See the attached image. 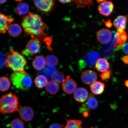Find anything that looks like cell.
Here are the masks:
<instances>
[{
  "label": "cell",
  "mask_w": 128,
  "mask_h": 128,
  "mask_svg": "<svg viewBox=\"0 0 128 128\" xmlns=\"http://www.w3.org/2000/svg\"><path fill=\"white\" fill-rule=\"evenodd\" d=\"M22 25L25 34L32 38L40 40L46 36L44 31L47 26L42 21L40 16L37 14L29 12L28 15L23 17Z\"/></svg>",
  "instance_id": "6da1fadb"
},
{
  "label": "cell",
  "mask_w": 128,
  "mask_h": 128,
  "mask_svg": "<svg viewBox=\"0 0 128 128\" xmlns=\"http://www.w3.org/2000/svg\"><path fill=\"white\" fill-rule=\"evenodd\" d=\"M26 64V60L24 56L12 49L8 53L5 65L14 72L25 73L24 68Z\"/></svg>",
  "instance_id": "7a4b0ae2"
},
{
  "label": "cell",
  "mask_w": 128,
  "mask_h": 128,
  "mask_svg": "<svg viewBox=\"0 0 128 128\" xmlns=\"http://www.w3.org/2000/svg\"><path fill=\"white\" fill-rule=\"evenodd\" d=\"M18 98L15 94L9 93L1 97L0 100V112L2 114L12 113L18 112L19 108Z\"/></svg>",
  "instance_id": "3957f363"
},
{
  "label": "cell",
  "mask_w": 128,
  "mask_h": 128,
  "mask_svg": "<svg viewBox=\"0 0 128 128\" xmlns=\"http://www.w3.org/2000/svg\"><path fill=\"white\" fill-rule=\"evenodd\" d=\"M10 80L13 85L21 90H28L32 84L31 76L26 72H14L11 75Z\"/></svg>",
  "instance_id": "277c9868"
},
{
  "label": "cell",
  "mask_w": 128,
  "mask_h": 128,
  "mask_svg": "<svg viewBox=\"0 0 128 128\" xmlns=\"http://www.w3.org/2000/svg\"><path fill=\"white\" fill-rule=\"evenodd\" d=\"M32 1L38 10L44 13L50 12L54 4V1L53 0H38Z\"/></svg>",
  "instance_id": "5b68a950"
},
{
  "label": "cell",
  "mask_w": 128,
  "mask_h": 128,
  "mask_svg": "<svg viewBox=\"0 0 128 128\" xmlns=\"http://www.w3.org/2000/svg\"><path fill=\"white\" fill-rule=\"evenodd\" d=\"M99 57V54L97 52H93L88 53L84 56L82 60H81V66L83 68L85 66H92L98 60Z\"/></svg>",
  "instance_id": "8992f818"
},
{
  "label": "cell",
  "mask_w": 128,
  "mask_h": 128,
  "mask_svg": "<svg viewBox=\"0 0 128 128\" xmlns=\"http://www.w3.org/2000/svg\"><path fill=\"white\" fill-rule=\"evenodd\" d=\"M41 47L40 40L36 38H32L27 44L26 49L22 53L24 54H35L39 52Z\"/></svg>",
  "instance_id": "52a82bcc"
},
{
  "label": "cell",
  "mask_w": 128,
  "mask_h": 128,
  "mask_svg": "<svg viewBox=\"0 0 128 128\" xmlns=\"http://www.w3.org/2000/svg\"><path fill=\"white\" fill-rule=\"evenodd\" d=\"M81 78L84 84L91 85L96 82L97 76L96 74L93 70H86L82 74Z\"/></svg>",
  "instance_id": "ba28073f"
},
{
  "label": "cell",
  "mask_w": 128,
  "mask_h": 128,
  "mask_svg": "<svg viewBox=\"0 0 128 128\" xmlns=\"http://www.w3.org/2000/svg\"><path fill=\"white\" fill-rule=\"evenodd\" d=\"M112 33L110 30L108 29H103L98 32L97 38L98 41L102 44L109 43L112 38Z\"/></svg>",
  "instance_id": "9c48e42d"
},
{
  "label": "cell",
  "mask_w": 128,
  "mask_h": 128,
  "mask_svg": "<svg viewBox=\"0 0 128 128\" xmlns=\"http://www.w3.org/2000/svg\"><path fill=\"white\" fill-rule=\"evenodd\" d=\"M62 87L64 92L68 94H72L76 90L77 84L74 80L70 79L68 76L62 82Z\"/></svg>",
  "instance_id": "30bf717a"
},
{
  "label": "cell",
  "mask_w": 128,
  "mask_h": 128,
  "mask_svg": "<svg viewBox=\"0 0 128 128\" xmlns=\"http://www.w3.org/2000/svg\"><path fill=\"white\" fill-rule=\"evenodd\" d=\"M14 20V19L12 18L1 13L0 14V32L1 33H5Z\"/></svg>",
  "instance_id": "8fae6325"
},
{
  "label": "cell",
  "mask_w": 128,
  "mask_h": 128,
  "mask_svg": "<svg viewBox=\"0 0 128 128\" xmlns=\"http://www.w3.org/2000/svg\"><path fill=\"white\" fill-rule=\"evenodd\" d=\"M114 6L111 1H105L101 3L98 6L100 13L102 15L108 16L112 14L114 9Z\"/></svg>",
  "instance_id": "7c38bea8"
},
{
  "label": "cell",
  "mask_w": 128,
  "mask_h": 128,
  "mask_svg": "<svg viewBox=\"0 0 128 128\" xmlns=\"http://www.w3.org/2000/svg\"><path fill=\"white\" fill-rule=\"evenodd\" d=\"M116 40L114 48H120L124 45L128 38L126 32L122 29H118L116 34Z\"/></svg>",
  "instance_id": "4fadbf2b"
},
{
  "label": "cell",
  "mask_w": 128,
  "mask_h": 128,
  "mask_svg": "<svg viewBox=\"0 0 128 128\" xmlns=\"http://www.w3.org/2000/svg\"><path fill=\"white\" fill-rule=\"evenodd\" d=\"M34 112L29 106H24L20 108L19 114L22 120L25 121H29L32 119L34 116Z\"/></svg>",
  "instance_id": "5bb4252c"
},
{
  "label": "cell",
  "mask_w": 128,
  "mask_h": 128,
  "mask_svg": "<svg viewBox=\"0 0 128 128\" xmlns=\"http://www.w3.org/2000/svg\"><path fill=\"white\" fill-rule=\"evenodd\" d=\"M88 96V93L87 90L83 88L76 89L74 94L75 100L80 103H83L87 100Z\"/></svg>",
  "instance_id": "9a60e30c"
},
{
  "label": "cell",
  "mask_w": 128,
  "mask_h": 128,
  "mask_svg": "<svg viewBox=\"0 0 128 128\" xmlns=\"http://www.w3.org/2000/svg\"><path fill=\"white\" fill-rule=\"evenodd\" d=\"M128 17V15L118 16L115 19L113 22V25L118 29L126 30Z\"/></svg>",
  "instance_id": "2e32d148"
},
{
  "label": "cell",
  "mask_w": 128,
  "mask_h": 128,
  "mask_svg": "<svg viewBox=\"0 0 128 128\" xmlns=\"http://www.w3.org/2000/svg\"><path fill=\"white\" fill-rule=\"evenodd\" d=\"M46 61L44 58L42 56H37L35 58L32 62L33 66L35 69L41 70L46 66Z\"/></svg>",
  "instance_id": "e0dca14e"
},
{
  "label": "cell",
  "mask_w": 128,
  "mask_h": 128,
  "mask_svg": "<svg viewBox=\"0 0 128 128\" xmlns=\"http://www.w3.org/2000/svg\"><path fill=\"white\" fill-rule=\"evenodd\" d=\"M110 64L106 59L99 58L95 64V68L98 71L104 72L108 70L110 68Z\"/></svg>",
  "instance_id": "ac0fdd59"
},
{
  "label": "cell",
  "mask_w": 128,
  "mask_h": 128,
  "mask_svg": "<svg viewBox=\"0 0 128 128\" xmlns=\"http://www.w3.org/2000/svg\"><path fill=\"white\" fill-rule=\"evenodd\" d=\"M105 87V84L104 83L99 81H96L90 85L91 91L96 95L102 94L104 92Z\"/></svg>",
  "instance_id": "d6986e66"
},
{
  "label": "cell",
  "mask_w": 128,
  "mask_h": 128,
  "mask_svg": "<svg viewBox=\"0 0 128 128\" xmlns=\"http://www.w3.org/2000/svg\"><path fill=\"white\" fill-rule=\"evenodd\" d=\"M8 31L10 36L13 37H16L21 34L22 28L18 24H13L10 25Z\"/></svg>",
  "instance_id": "ffe728a7"
},
{
  "label": "cell",
  "mask_w": 128,
  "mask_h": 128,
  "mask_svg": "<svg viewBox=\"0 0 128 128\" xmlns=\"http://www.w3.org/2000/svg\"><path fill=\"white\" fill-rule=\"evenodd\" d=\"M46 89L50 94L55 95L58 92L60 87L58 84L53 80H52L48 82L46 86Z\"/></svg>",
  "instance_id": "44dd1931"
},
{
  "label": "cell",
  "mask_w": 128,
  "mask_h": 128,
  "mask_svg": "<svg viewBox=\"0 0 128 128\" xmlns=\"http://www.w3.org/2000/svg\"><path fill=\"white\" fill-rule=\"evenodd\" d=\"M36 87L38 88L41 89L46 86L48 82L47 78L43 75H40L36 76L34 80Z\"/></svg>",
  "instance_id": "7402d4cb"
},
{
  "label": "cell",
  "mask_w": 128,
  "mask_h": 128,
  "mask_svg": "<svg viewBox=\"0 0 128 128\" xmlns=\"http://www.w3.org/2000/svg\"><path fill=\"white\" fill-rule=\"evenodd\" d=\"M16 9L17 14L19 15H24L28 12L29 7L26 3L20 2L17 5Z\"/></svg>",
  "instance_id": "603a6c76"
},
{
  "label": "cell",
  "mask_w": 128,
  "mask_h": 128,
  "mask_svg": "<svg viewBox=\"0 0 128 128\" xmlns=\"http://www.w3.org/2000/svg\"><path fill=\"white\" fill-rule=\"evenodd\" d=\"M11 86L10 80L6 76L1 77L0 78V90L2 92L7 91L9 89Z\"/></svg>",
  "instance_id": "cb8c5ba5"
},
{
  "label": "cell",
  "mask_w": 128,
  "mask_h": 128,
  "mask_svg": "<svg viewBox=\"0 0 128 128\" xmlns=\"http://www.w3.org/2000/svg\"><path fill=\"white\" fill-rule=\"evenodd\" d=\"M66 124L64 128H82V122L81 120H66Z\"/></svg>",
  "instance_id": "d4e9b609"
},
{
  "label": "cell",
  "mask_w": 128,
  "mask_h": 128,
  "mask_svg": "<svg viewBox=\"0 0 128 128\" xmlns=\"http://www.w3.org/2000/svg\"><path fill=\"white\" fill-rule=\"evenodd\" d=\"M46 64L48 66L54 67L57 65L58 63V59L54 55L47 56L46 57Z\"/></svg>",
  "instance_id": "484cf974"
},
{
  "label": "cell",
  "mask_w": 128,
  "mask_h": 128,
  "mask_svg": "<svg viewBox=\"0 0 128 128\" xmlns=\"http://www.w3.org/2000/svg\"><path fill=\"white\" fill-rule=\"evenodd\" d=\"M88 108L92 110L95 109L97 108L98 102L96 98L92 96H90L87 102Z\"/></svg>",
  "instance_id": "4316f807"
},
{
  "label": "cell",
  "mask_w": 128,
  "mask_h": 128,
  "mask_svg": "<svg viewBox=\"0 0 128 128\" xmlns=\"http://www.w3.org/2000/svg\"><path fill=\"white\" fill-rule=\"evenodd\" d=\"M52 80L58 84L62 83L65 78L64 74L60 72H58L52 76Z\"/></svg>",
  "instance_id": "83f0119b"
},
{
  "label": "cell",
  "mask_w": 128,
  "mask_h": 128,
  "mask_svg": "<svg viewBox=\"0 0 128 128\" xmlns=\"http://www.w3.org/2000/svg\"><path fill=\"white\" fill-rule=\"evenodd\" d=\"M76 4L78 8H84L86 6L90 7L93 4L92 0H75L73 1Z\"/></svg>",
  "instance_id": "f1b7e54d"
},
{
  "label": "cell",
  "mask_w": 128,
  "mask_h": 128,
  "mask_svg": "<svg viewBox=\"0 0 128 128\" xmlns=\"http://www.w3.org/2000/svg\"><path fill=\"white\" fill-rule=\"evenodd\" d=\"M58 72L56 68L54 67L49 66L44 68L43 71V73L44 74L47 76L51 77Z\"/></svg>",
  "instance_id": "f546056e"
},
{
  "label": "cell",
  "mask_w": 128,
  "mask_h": 128,
  "mask_svg": "<svg viewBox=\"0 0 128 128\" xmlns=\"http://www.w3.org/2000/svg\"><path fill=\"white\" fill-rule=\"evenodd\" d=\"M10 127L11 128H24V123L20 119H15L11 122Z\"/></svg>",
  "instance_id": "4dcf8cb0"
},
{
  "label": "cell",
  "mask_w": 128,
  "mask_h": 128,
  "mask_svg": "<svg viewBox=\"0 0 128 128\" xmlns=\"http://www.w3.org/2000/svg\"><path fill=\"white\" fill-rule=\"evenodd\" d=\"M112 75V72L110 70L104 72L100 75V76L102 81L107 82L110 79Z\"/></svg>",
  "instance_id": "1f68e13d"
},
{
  "label": "cell",
  "mask_w": 128,
  "mask_h": 128,
  "mask_svg": "<svg viewBox=\"0 0 128 128\" xmlns=\"http://www.w3.org/2000/svg\"><path fill=\"white\" fill-rule=\"evenodd\" d=\"M0 66L1 68L4 67L5 64L6 58V56L3 53L0 52Z\"/></svg>",
  "instance_id": "d6a6232c"
},
{
  "label": "cell",
  "mask_w": 128,
  "mask_h": 128,
  "mask_svg": "<svg viewBox=\"0 0 128 128\" xmlns=\"http://www.w3.org/2000/svg\"><path fill=\"white\" fill-rule=\"evenodd\" d=\"M49 128H64V127L62 124H54L50 125Z\"/></svg>",
  "instance_id": "836d02e7"
},
{
  "label": "cell",
  "mask_w": 128,
  "mask_h": 128,
  "mask_svg": "<svg viewBox=\"0 0 128 128\" xmlns=\"http://www.w3.org/2000/svg\"><path fill=\"white\" fill-rule=\"evenodd\" d=\"M103 22L104 23H105L106 26L108 28H111L112 26V24L110 20H109L106 22Z\"/></svg>",
  "instance_id": "e575fe53"
},
{
  "label": "cell",
  "mask_w": 128,
  "mask_h": 128,
  "mask_svg": "<svg viewBox=\"0 0 128 128\" xmlns=\"http://www.w3.org/2000/svg\"><path fill=\"white\" fill-rule=\"evenodd\" d=\"M122 50L125 53L128 55V42L124 45Z\"/></svg>",
  "instance_id": "d590c367"
},
{
  "label": "cell",
  "mask_w": 128,
  "mask_h": 128,
  "mask_svg": "<svg viewBox=\"0 0 128 128\" xmlns=\"http://www.w3.org/2000/svg\"><path fill=\"white\" fill-rule=\"evenodd\" d=\"M123 62L126 64H128V55H126L124 56L122 58Z\"/></svg>",
  "instance_id": "8d00e7d4"
},
{
  "label": "cell",
  "mask_w": 128,
  "mask_h": 128,
  "mask_svg": "<svg viewBox=\"0 0 128 128\" xmlns=\"http://www.w3.org/2000/svg\"><path fill=\"white\" fill-rule=\"evenodd\" d=\"M83 115L85 117L87 118L89 116V114L88 112L87 111H84L83 112Z\"/></svg>",
  "instance_id": "74e56055"
},
{
  "label": "cell",
  "mask_w": 128,
  "mask_h": 128,
  "mask_svg": "<svg viewBox=\"0 0 128 128\" xmlns=\"http://www.w3.org/2000/svg\"><path fill=\"white\" fill-rule=\"evenodd\" d=\"M59 1L61 3L63 4H66V3L71 2L72 1H73L72 0H59Z\"/></svg>",
  "instance_id": "f35d334b"
},
{
  "label": "cell",
  "mask_w": 128,
  "mask_h": 128,
  "mask_svg": "<svg viewBox=\"0 0 128 128\" xmlns=\"http://www.w3.org/2000/svg\"><path fill=\"white\" fill-rule=\"evenodd\" d=\"M124 84L125 86L126 87L128 88V80H126L125 81Z\"/></svg>",
  "instance_id": "ab89813d"
},
{
  "label": "cell",
  "mask_w": 128,
  "mask_h": 128,
  "mask_svg": "<svg viewBox=\"0 0 128 128\" xmlns=\"http://www.w3.org/2000/svg\"><path fill=\"white\" fill-rule=\"evenodd\" d=\"M7 0H0V4H4V3L5 2H6L7 1Z\"/></svg>",
  "instance_id": "60d3db41"
},
{
  "label": "cell",
  "mask_w": 128,
  "mask_h": 128,
  "mask_svg": "<svg viewBox=\"0 0 128 128\" xmlns=\"http://www.w3.org/2000/svg\"><path fill=\"white\" fill-rule=\"evenodd\" d=\"M105 0H98L97 2L98 3H100L103 2L105 1Z\"/></svg>",
  "instance_id": "b9f144b4"
},
{
  "label": "cell",
  "mask_w": 128,
  "mask_h": 128,
  "mask_svg": "<svg viewBox=\"0 0 128 128\" xmlns=\"http://www.w3.org/2000/svg\"><path fill=\"white\" fill-rule=\"evenodd\" d=\"M93 128V127H92V128Z\"/></svg>",
  "instance_id": "7bdbcfd3"
}]
</instances>
